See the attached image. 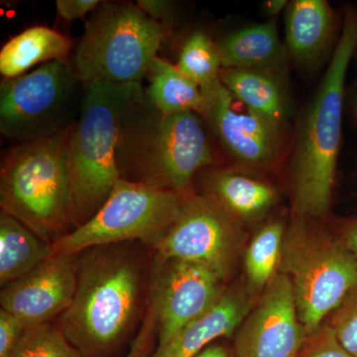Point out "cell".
Segmentation results:
<instances>
[{
	"instance_id": "cell-21",
	"label": "cell",
	"mask_w": 357,
	"mask_h": 357,
	"mask_svg": "<svg viewBox=\"0 0 357 357\" xmlns=\"http://www.w3.org/2000/svg\"><path fill=\"white\" fill-rule=\"evenodd\" d=\"M52 256V244L9 215L0 213V284L2 287Z\"/></svg>"
},
{
	"instance_id": "cell-22",
	"label": "cell",
	"mask_w": 357,
	"mask_h": 357,
	"mask_svg": "<svg viewBox=\"0 0 357 357\" xmlns=\"http://www.w3.org/2000/svg\"><path fill=\"white\" fill-rule=\"evenodd\" d=\"M146 77L149 84L144 89V95L156 109L165 114H201L204 105L202 89L185 76L177 66L157 56Z\"/></svg>"
},
{
	"instance_id": "cell-32",
	"label": "cell",
	"mask_w": 357,
	"mask_h": 357,
	"mask_svg": "<svg viewBox=\"0 0 357 357\" xmlns=\"http://www.w3.org/2000/svg\"><path fill=\"white\" fill-rule=\"evenodd\" d=\"M338 238L351 251L357 263V218L345 220L340 227Z\"/></svg>"
},
{
	"instance_id": "cell-33",
	"label": "cell",
	"mask_w": 357,
	"mask_h": 357,
	"mask_svg": "<svg viewBox=\"0 0 357 357\" xmlns=\"http://www.w3.org/2000/svg\"><path fill=\"white\" fill-rule=\"evenodd\" d=\"M194 357H231V354L225 345L213 344Z\"/></svg>"
},
{
	"instance_id": "cell-25",
	"label": "cell",
	"mask_w": 357,
	"mask_h": 357,
	"mask_svg": "<svg viewBox=\"0 0 357 357\" xmlns=\"http://www.w3.org/2000/svg\"><path fill=\"white\" fill-rule=\"evenodd\" d=\"M14 357H86L74 347L60 326L50 323L26 328Z\"/></svg>"
},
{
	"instance_id": "cell-20",
	"label": "cell",
	"mask_w": 357,
	"mask_h": 357,
	"mask_svg": "<svg viewBox=\"0 0 357 357\" xmlns=\"http://www.w3.org/2000/svg\"><path fill=\"white\" fill-rule=\"evenodd\" d=\"M73 48L70 37L45 26H34L16 35L0 51L4 79L22 76L34 66L66 60Z\"/></svg>"
},
{
	"instance_id": "cell-35",
	"label": "cell",
	"mask_w": 357,
	"mask_h": 357,
	"mask_svg": "<svg viewBox=\"0 0 357 357\" xmlns=\"http://www.w3.org/2000/svg\"><path fill=\"white\" fill-rule=\"evenodd\" d=\"M354 116L357 122V86L356 89V95H354Z\"/></svg>"
},
{
	"instance_id": "cell-18",
	"label": "cell",
	"mask_w": 357,
	"mask_h": 357,
	"mask_svg": "<svg viewBox=\"0 0 357 357\" xmlns=\"http://www.w3.org/2000/svg\"><path fill=\"white\" fill-rule=\"evenodd\" d=\"M204 194L244 225L261 220L278 201L271 185L236 171L211 170L204 174Z\"/></svg>"
},
{
	"instance_id": "cell-19",
	"label": "cell",
	"mask_w": 357,
	"mask_h": 357,
	"mask_svg": "<svg viewBox=\"0 0 357 357\" xmlns=\"http://www.w3.org/2000/svg\"><path fill=\"white\" fill-rule=\"evenodd\" d=\"M220 81L238 102L284 128L290 109L284 75L262 70L222 69Z\"/></svg>"
},
{
	"instance_id": "cell-3",
	"label": "cell",
	"mask_w": 357,
	"mask_h": 357,
	"mask_svg": "<svg viewBox=\"0 0 357 357\" xmlns=\"http://www.w3.org/2000/svg\"><path fill=\"white\" fill-rule=\"evenodd\" d=\"M141 83L84 84L83 102L70 131V222H88L109 199L121 178L116 164L119 126Z\"/></svg>"
},
{
	"instance_id": "cell-31",
	"label": "cell",
	"mask_w": 357,
	"mask_h": 357,
	"mask_svg": "<svg viewBox=\"0 0 357 357\" xmlns=\"http://www.w3.org/2000/svg\"><path fill=\"white\" fill-rule=\"evenodd\" d=\"M137 6L151 20L160 22L172 14L174 4L165 0H138Z\"/></svg>"
},
{
	"instance_id": "cell-23",
	"label": "cell",
	"mask_w": 357,
	"mask_h": 357,
	"mask_svg": "<svg viewBox=\"0 0 357 357\" xmlns=\"http://www.w3.org/2000/svg\"><path fill=\"white\" fill-rule=\"evenodd\" d=\"M286 225L272 220L263 225L248 243L244 253V283L251 295L259 298L273 280L280 266Z\"/></svg>"
},
{
	"instance_id": "cell-5",
	"label": "cell",
	"mask_w": 357,
	"mask_h": 357,
	"mask_svg": "<svg viewBox=\"0 0 357 357\" xmlns=\"http://www.w3.org/2000/svg\"><path fill=\"white\" fill-rule=\"evenodd\" d=\"M70 131L18 143L1 157V210L51 244L70 222Z\"/></svg>"
},
{
	"instance_id": "cell-24",
	"label": "cell",
	"mask_w": 357,
	"mask_h": 357,
	"mask_svg": "<svg viewBox=\"0 0 357 357\" xmlns=\"http://www.w3.org/2000/svg\"><path fill=\"white\" fill-rule=\"evenodd\" d=\"M176 66L201 89L210 88L220 81L222 68L218 45L206 33L196 31L190 35Z\"/></svg>"
},
{
	"instance_id": "cell-34",
	"label": "cell",
	"mask_w": 357,
	"mask_h": 357,
	"mask_svg": "<svg viewBox=\"0 0 357 357\" xmlns=\"http://www.w3.org/2000/svg\"><path fill=\"white\" fill-rule=\"evenodd\" d=\"M289 2L285 0H270L265 2L264 10L268 15H276L280 13L285 7H287Z\"/></svg>"
},
{
	"instance_id": "cell-4",
	"label": "cell",
	"mask_w": 357,
	"mask_h": 357,
	"mask_svg": "<svg viewBox=\"0 0 357 357\" xmlns=\"http://www.w3.org/2000/svg\"><path fill=\"white\" fill-rule=\"evenodd\" d=\"M140 287L139 268L128 255L91 249L79 261L76 294L60 328L86 356L109 351L132 324Z\"/></svg>"
},
{
	"instance_id": "cell-17",
	"label": "cell",
	"mask_w": 357,
	"mask_h": 357,
	"mask_svg": "<svg viewBox=\"0 0 357 357\" xmlns=\"http://www.w3.org/2000/svg\"><path fill=\"white\" fill-rule=\"evenodd\" d=\"M335 20L326 0H294L286 7V50L295 62L310 65L328 49Z\"/></svg>"
},
{
	"instance_id": "cell-15",
	"label": "cell",
	"mask_w": 357,
	"mask_h": 357,
	"mask_svg": "<svg viewBox=\"0 0 357 357\" xmlns=\"http://www.w3.org/2000/svg\"><path fill=\"white\" fill-rule=\"evenodd\" d=\"M245 283L225 290L210 311L157 347L152 357H194L220 337L236 333L238 326L257 302Z\"/></svg>"
},
{
	"instance_id": "cell-13",
	"label": "cell",
	"mask_w": 357,
	"mask_h": 357,
	"mask_svg": "<svg viewBox=\"0 0 357 357\" xmlns=\"http://www.w3.org/2000/svg\"><path fill=\"white\" fill-rule=\"evenodd\" d=\"M234 335L236 357L298 356L307 337L287 275L277 273Z\"/></svg>"
},
{
	"instance_id": "cell-30",
	"label": "cell",
	"mask_w": 357,
	"mask_h": 357,
	"mask_svg": "<svg viewBox=\"0 0 357 357\" xmlns=\"http://www.w3.org/2000/svg\"><path fill=\"white\" fill-rule=\"evenodd\" d=\"M102 4L98 0H57L56 7L59 15L66 20L84 17L91 11L96 10Z\"/></svg>"
},
{
	"instance_id": "cell-2",
	"label": "cell",
	"mask_w": 357,
	"mask_h": 357,
	"mask_svg": "<svg viewBox=\"0 0 357 357\" xmlns=\"http://www.w3.org/2000/svg\"><path fill=\"white\" fill-rule=\"evenodd\" d=\"M357 49V10L342 33L316 93L301 116L291 161L292 215L323 220L330 211L342 132L345 77Z\"/></svg>"
},
{
	"instance_id": "cell-7",
	"label": "cell",
	"mask_w": 357,
	"mask_h": 357,
	"mask_svg": "<svg viewBox=\"0 0 357 357\" xmlns=\"http://www.w3.org/2000/svg\"><path fill=\"white\" fill-rule=\"evenodd\" d=\"M166 36L137 4L102 2L86 22L70 66L84 84L141 83Z\"/></svg>"
},
{
	"instance_id": "cell-27",
	"label": "cell",
	"mask_w": 357,
	"mask_h": 357,
	"mask_svg": "<svg viewBox=\"0 0 357 357\" xmlns=\"http://www.w3.org/2000/svg\"><path fill=\"white\" fill-rule=\"evenodd\" d=\"M25 330L20 319L0 309V357H14Z\"/></svg>"
},
{
	"instance_id": "cell-14",
	"label": "cell",
	"mask_w": 357,
	"mask_h": 357,
	"mask_svg": "<svg viewBox=\"0 0 357 357\" xmlns=\"http://www.w3.org/2000/svg\"><path fill=\"white\" fill-rule=\"evenodd\" d=\"M79 262L75 255H53L2 287L1 309L26 328L49 323L72 305L77 286Z\"/></svg>"
},
{
	"instance_id": "cell-36",
	"label": "cell",
	"mask_w": 357,
	"mask_h": 357,
	"mask_svg": "<svg viewBox=\"0 0 357 357\" xmlns=\"http://www.w3.org/2000/svg\"><path fill=\"white\" fill-rule=\"evenodd\" d=\"M356 51H357V49H356Z\"/></svg>"
},
{
	"instance_id": "cell-9",
	"label": "cell",
	"mask_w": 357,
	"mask_h": 357,
	"mask_svg": "<svg viewBox=\"0 0 357 357\" xmlns=\"http://www.w3.org/2000/svg\"><path fill=\"white\" fill-rule=\"evenodd\" d=\"M187 196L121 178L88 222L52 243V256L76 255L128 241L155 248L177 220Z\"/></svg>"
},
{
	"instance_id": "cell-6",
	"label": "cell",
	"mask_w": 357,
	"mask_h": 357,
	"mask_svg": "<svg viewBox=\"0 0 357 357\" xmlns=\"http://www.w3.org/2000/svg\"><path fill=\"white\" fill-rule=\"evenodd\" d=\"M319 220L293 215L286 227L279 272L292 283L298 316L307 337L357 288V263Z\"/></svg>"
},
{
	"instance_id": "cell-26",
	"label": "cell",
	"mask_w": 357,
	"mask_h": 357,
	"mask_svg": "<svg viewBox=\"0 0 357 357\" xmlns=\"http://www.w3.org/2000/svg\"><path fill=\"white\" fill-rule=\"evenodd\" d=\"M328 325L340 344L351 356L357 357V288L331 314Z\"/></svg>"
},
{
	"instance_id": "cell-10",
	"label": "cell",
	"mask_w": 357,
	"mask_h": 357,
	"mask_svg": "<svg viewBox=\"0 0 357 357\" xmlns=\"http://www.w3.org/2000/svg\"><path fill=\"white\" fill-rule=\"evenodd\" d=\"M245 238L243 222L208 195L192 192L154 249L158 259L201 263L227 281L236 269Z\"/></svg>"
},
{
	"instance_id": "cell-28",
	"label": "cell",
	"mask_w": 357,
	"mask_h": 357,
	"mask_svg": "<svg viewBox=\"0 0 357 357\" xmlns=\"http://www.w3.org/2000/svg\"><path fill=\"white\" fill-rule=\"evenodd\" d=\"M312 338V344L303 357H354L340 344L328 324H325Z\"/></svg>"
},
{
	"instance_id": "cell-12",
	"label": "cell",
	"mask_w": 357,
	"mask_h": 357,
	"mask_svg": "<svg viewBox=\"0 0 357 357\" xmlns=\"http://www.w3.org/2000/svg\"><path fill=\"white\" fill-rule=\"evenodd\" d=\"M225 282L201 263L158 259L150 304L156 316L158 347L210 311L227 290Z\"/></svg>"
},
{
	"instance_id": "cell-11",
	"label": "cell",
	"mask_w": 357,
	"mask_h": 357,
	"mask_svg": "<svg viewBox=\"0 0 357 357\" xmlns=\"http://www.w3.org/2000/svg\"><path fill=\"white\" fill-rule=\"evenodd\" d=\"M202 93L199 115L236 166L264 171L276 165L283 154V128L238 102L222 81Z\"/></svg>"
},
{
	"instance_id": "cell-16",
	"label": "cell",
	"mask_w": 357,
	"mask_h": 357,
	"mask_svg": "<svg viewBox=\"0 0 357 357\" xmlns=\"http://www.w3.org/2000/svg\"><path fill=\"white\" fill-rule=\"evenodd\" d=\"M217 45L222 69L269 70L285 76L287 50L274 20L241 28Z\"/></svg>"
},
{
	"instance_id": "cell-1",
	"label": "cell",
	"mask_w": 357,
	"mask_h": 357,
	"mask_svg": "<svg viewBox=\"0 0 357 357\" xmlns=\"http://www.w3.org/2000/svg\"><path fill=\"white\" fill-rule=\"evenodd\" d=\"M203 117L194 112L165 114L141 89L122 114L116 147L121 178L191 194L197 174L215 165Z\"/></svg>"
},
{
	"instance_id": "cell-8",
	"label": "cell",
	"mask_w": 357,
	"mask_h": 357,
	"mask_svg": "<svg viewBox=\"0 0 357 357\" xmlns=\"http://www.w3.org/2000/svg\"><path fill=\"white\" fill-rule=\"evenodd\" d=\"M84 84L67 60L40 66L0 84V132L18 143L68 132L76 123Z\"/></svg>"
},
{
	"instance_id": "cell-29",
	"label": "cell",
	"mask_w": 357,
	"mask_h": 357,
	"mask_svg": "<svg viewBox=\"0 0 357 357\" xmlns=\"http://www.w3.org/2000/svg\"><path fill=\"white\" fill-rule=\"evenodd\" d=\"M155 328H157L156 316L154 310L150 307L146 318L143 321L139 333L134 338L126 357H147L151 351Z\"/></svg>"
}]
</instances>
